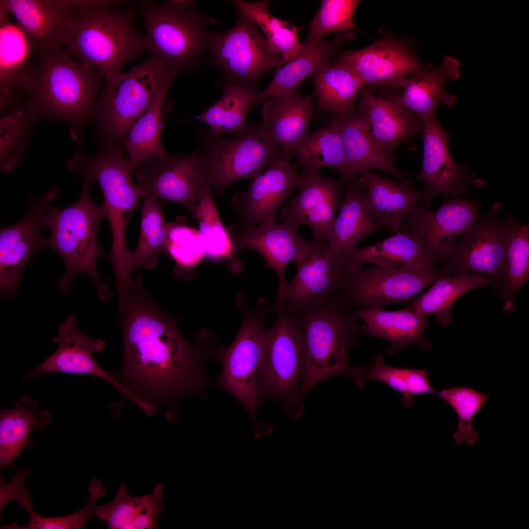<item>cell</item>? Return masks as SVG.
<instances>
[{
	"label": "cell",
	"mask_w": 529,
	"mask_h": 529,
	"mask_svg": "<svg viewBox=\"0 0 529 529\" xmlns=\"http://www.w3.org/2000/svg\"><path fill=\"white\" fill-rule=\"evenodd\" d=\"M436 394L451 406L457 416V430L453 434L456 443H475L479 434L473 429L472 420L489 395L466 386L452 387L437 391Z\"/></svg>",
	"instance_id": "50"
},
{
	"label": "cell",
	"mask_w": 529,
	"mask_h": 529,
	"mask_svg": "<svg viewBox=\"0 0 529 529\" xmlns=\"http://www.w3.org/2000/svg\"><path fill=\"white\" fill-rule=\"evenodd\" d=\"M503 207L496 202L462 235L440 269L455 276L478 274L487 276L496 288L503 289L507 273L505 243L498 218Z\"/></svg>",
	"instance_id": "15"
},
{
	"label": "cell",
	"mask_w": 529,
	"mask_h": 529,
	"mask_svg": "<svg viewBox=\"0 0 529 529\" xmlns=\"http://www.w3.org/2000/svg\"><path fill=\"white\" fill-rule=\"evenodd\" d=\"M52 341L59 344L56 350L22 379H30L40 374L55 372L93 375L111 384L133 403L138 402L135 396L109 371L102 369L95 361L93 353L103 350L106 345L105 342L86 335L78 327L73 315L69 314L67 316L59 327L58 334Z\"/></svg>",
	"instance_id": "24"
},
{
	"label": "cell",
	"mask_w": 529,
	"mask_h": 529,
	"mask_svg": "<svg viewBox=\"0 0 529 529\" xmlns=\"http://www.w3.org/2000/svg\"><path fill=\"white\" fill-rule=\"evenodd\" d=\"M178 72L152 56L105 82L97 100L95 120L103 149L121 147L131 128L161 87Z\"/></svg>",
	"instance_id": "7"
},
{
	"label": "cell",
	"mask_w": 529,
	"mask_h": 529,
	"mask_svg": "<svg viewBox=\"0 0 529 529\" xmlns=\"http://www.w3.org/2000/svg\"><path fill=\"white\" fill-rule=\"evenodd\" d=\"M145 33L144 49L177 71L188 70L207 48V20L192 0L164 3L144 0L139 5Z\"/></svg>",
	"instance_id": "8"
},
{
	"label": "cell",
	"mask_w": 529,
	"mask_h": 529,
	"mask_svg": "<svg viewBox=\"0 0 529 529\" xmlns=\"http://www.w3.org/2000/svg\"><path fill=\"white\" fill-rule=\"evenodd\" d=\"M403 373L408 391L411 396L436 393L432 386L426 370L403 368Z\"/></svg>",
	"instance_id": "54"
},
{
	"label": "cell",
	"mask_w": 529,
	"mask_h": 529,
	"mask_svg": "<svg viewBox=\"0 0 529 529\" xmlns=\"http://www.w3.org/2000/svg\"><path fill=\"white\" fill-rule=\"evenodd\" d=\"M37 55L24 76V91L38 115L77 125L93 119L103 76L63 48Z\"/></svg>",
	"instance_id": "2"
},
{
	"label": "cell",
	"mask_w": 529,
	"mask_h": 529,
	"mask_svg": "<svg viewBox=\"0 0 529 529\" xmlns=\"http://www.w3.org/2000/svg\"><path fill=\"white\" fill-rule=\"evenodd\" d=\"M299 226L287 222H262L257 226L240 228L235 224L229 230L240 251L250 247L265 259L264 267L274 269L278 275L279 285L274 310L282 306L288 284L285 271L290 263L304 259L317 242L302 238Z\"/></svg>",
	"instance_id": "18"
},
{
	"label": "cell",
	"mask_w": 529,
	"mask_h": 529,
	"mask_svg": "<svg viewBox=\"0 0 529 529\" xmlns=\"http://www.w3.org/2000/svg\"><path fill=\"white\" fill-rule=\"evenodd\" d=\"M492 283L489 277L478 274L455 276L444 274L406 308L426 318L433 314L439 325L446 326L453 321L452 307L460 296L473 289Z\"/></svg>",
	"instance_id": "39"
},
{
	"label": "cell",
	"mask_w": 529,
	"mask_h": 529,
	"mask_svg": "<svg viewBox=\"0 0 529 529\" xmlns=\"http://www.w3.org/2000/svg\"><path fill=\"white\" fill-rule=\"evenodd\" d=\"M37 54L63 48L78 13L74 0H3Z\"/></svg>",
	"instance_id": "25"
},
{
	"label": "cell",
	"mask_w": 529,
	"mask_h": 529,
	"mask_svg": "<svg viewBox=\"0 0 529 529\" xmlns=\"http://www.w3.org/2000/svg\"><path fill=\"white\" fill-rule=\"evenodd\" d=\"M300 174L299 192L282 210L280 219L298 226L307 224L312 230V240L321 243L331 236L347 181L325 177L318 168H304Z\"/></svg>",
	"instance_id": "20"
},
{
	"label": "cell",
	"mask_w": 529,
	"mask_h": 529,
	"mask_svg": "<svg viewBox=\"0 0 529 529\" xmlns=\"http://www.w3.org/2000/svg\"><path fill=\"white\" fill-rule=\"evenodd\" d=\"M222 88L220 99L197 118L209 126L212 136L229 133L237 137L243 136L250 126L247 114L255 105L258 93L252 88L229 80Z\"/></svg>",
	"instance_id": "38"
},
{
	"label": "cell",
	"mask_w": 529,
	"mask_h": 529,
	"mask_svg": "<svg viewBox=\"0 0 529 529\" xmlns=\"http://www.w3.org/2000/svg\"><path fill=\"white\" fill-rule=\"evenodd\" d=\"M141 221L138 245L130 255L128 272L136 269H151L157 264L159 254L165 250L167 224L162 207L151 195H145L141 208Z\"/></svg>",
	"instance_id": "46"
},
{
	"label": "cell",
	"mask_w": 529,
	"mask_h": 529,
	"mask_svg": "<svg viewBox=\"0 0 529 529\" xmlns=\"http://www.w3.org/2000/svg\"><path fill=\"white\" fill-rule=\"evenodd\" d=\"M173 80H168L161 87L122 143V149L127 152L128 159L136 168L151 156L166 154L161 141L162 110L165 96Z\"/></svg>",
	"instance_id": "41"
},
{
	"label": "cell",
	"mask_w": 529,
	"mask_h": 529,
	"mask_svg": "<svg viewBox=\"0 0 529 529\" xmlns=\"http://www.w3.org/2000/svg\"><path fill=\"white\" fill-rule=\"evenodd\" d=\"M198 222L206 255L211 258H225L233 273L243 270V263L238 256L240 251L228 228L222 224L214 201L210 185L204 189L193 217Z\"/></svg>",
	"instance_id": "42"
},
{
	"label": "cell",
	"mask_w": 529,
	"mask_h": 529,
	"mask_svg": "<svg viewBox=\"0 0 529 529\" xmlns=\"http://www.w3.org/2000/svg\"><path fill=\"white\" fill-rule=\"evenodd\" d=\"M133 7L78 10L63 48L70 55L113 80L123 65L144 49Z\"/></svg>",
	"instance_id": "6"
},
{
	"label": "cell",
	"mask_w": 529,
	"mask_h": 529,
	"mask_svg": "<svg viewBox=\"0 0 529 529\" xmlns=\"http://www.w3.org/2000/svg\"><path fill=\"white\" fill-rule=\"evenodd\" d=\"M134 171L145 196L181 205L191 212L193 217L202 192L209 185L203 175L196 150L182 158L167 154L152 156Z\"/></svg>",
	"instance_id": "17"
},
{
	"label": "cell",
	"mask_w": 529,
	"mask_h": 529,
	"mask_svg": "<svg viewBox=\"0 0 529 529\" xmlns=\"http://www.w3.org/2000/svg\"><path fill=\"white\" fill-rule=\"evenodd\" d=\"M88 490L90 496L85 505L72 514L58 517H47L37 513L32 508L26 511L29 516V522L21 526L16 523L3 524L1 529H82L88 521L96 517L95 503L106 492L104 484L96 478L89 483Z\"/></svg>",
	"instance_id": "51"
},
{
	"label": "cell",
	"mask_w": 529,
	"mask_h": 529,
	"mask_svg": "<svg viewBox=\"0 0 529 529\" xmlns=\"http://www.w3.org/2000/svg\"><path fill=\"white\" fill-rule=\"evenodd\" d=\"M480 205L474 199L455 197L432 211L431 200L421 198L403 218L398 231L411 238L436 263H445L457 238L480 218Z\"/></svg>",
	"instance_id": "14"
},
{
	"label": "cell",
	"mask_w": 529,
	"mask_h": 529,
	"mask_svg": "<svg viewBox=\"0 0 529 529\" xmlns=\"http://www.w3.org/2000/svg\"><path fill=\"white\" fill-rule=\"evenodd\" d=\"M165 250L176 263L174 272L179 276L188 272L191 274L206 255L198 230L188 226L183 217L167 223Z\"/></svg>",
	"instance_id": "48"
},
{
	"label": "cell",
	"mask_w": 529,
	"mask_h": 529,
	"mask_svg": "<svg viewBox=\"0 0 529 529\" xmlns=\"http://www.w3.org/2000/svg\"><path fill=\"white\" fill-rule=\"evenodd\" d=\"M444 274L435 267L415 270L376 264L344 268L336 295L348 308H382L412 298Z\"/></svg>",
	"instance_id": "12"
},
{
	"label": "cell",
	"mask_w": 529,
	"mask_h": 529,
	"mask_svg": "<svg viewBox=\"0 0 529 529\" xmlns=\"http://www.w3.org/2000/svg\"><path fill=\"white\" fill-rule=\"evenodd\" d=\"M243 300L242 296L237 298L243 319L237 336L230 345L221 346L213 353L222 366L216 384L241 404L255 428L261 424L255 412L262 401L260 382L267 332L264 321L270 310L265 299L253 309L246 307Z\"/></svg>",
	"instance_id": "9"
},
{
	"label": "cell",
	"mask_w": 529,
	"mask_h": 529,
	"mask_svg": "<svg viewBox=\"0 0 529 529\" xmlns=\"http://www.w3.org/2000/svg\"><path fill=\"white\" fill-rule=\"evenodd\" d=\"M449 134L437 118L425 123L422 132L423 158L415 176L423 184V198L431 200L464 193L471 186H483L484 180L469 173V167L457 163L450 153Z\"/></svg>",
	"instance_id": "22"
},
{
	"label": "cell",
	"mask_w": 529,
	"mask_h": 529,
	"mask_svg": "<svg viewBox=\"0 0 529 529\" xmlns=\"http://www.w3.org/2000/svg\"><path fill=\"white\" fill-rule=\"evenodd\" d=\"M204 177L216 194L232 183L249 180L267 166L282 159L264 121L250 125L248 132L235 139H221L209 134L196 150Z\"/></svg>",
	"instance_id": "11"
},
{
	"label": "cell",
	"mask_w": 529,
	"mask_h": 529,
	"mask_svg": "<svg viewBox=\"0 0 529 529\" xmlns=\"http://www.w3.org/2000/svg\"><path fill=\"white\" fill-rule=\"evenodd\" d=\"M319 108L342 114L356 111L355 101L365 86L353 71L338 60L313 78Z\"/></svg>",
	"instance_id": "43"
},
{
	"label": "cell",
	"mask_w": 529,
	"mask_h": 529,
	"mask_svg": "<svg viewBox=\"0 0 529 529\" xmlns=\"http://www.w3.org/2000/svg\"><path fill=\"white\" fill-rule=\"evenodd\" d=\"M347 167L346 180L371 169L387 172L400 181L406 172L395 168L372 137L367 119L360 110L337 114Z\"/></svg>",
	"instance_id": "30"
},
{
	"label": "cell",
	"mask_w": 529,
	"mask_h": 529,
	"mask_svg": "<svg viewBox=\"0 0 529 529\" xmlns=\"http://www.w3.org/2000/svg\"><path fill=\"white\" fill-rule=\"evenodd\" d=\"M399 96H377L365 88L360 96L359 109L364 114L375 142L392 164L396 147L422 133L425 126L402 104Z\"/></svg>",
	"instance_id": "26"
},
{
	"label": "cell",
	"mask_w": 529,
	"mask_h": 529,
	"mask_svg": "<svg viewBox=\"0 0 529 529\" xmlns=\"http://www.w3.org/2000/svg\"><path fill=\"white\" fill-rule=\"evenodd\" d=\"M130 277L118 299L122 363L117 373L109 372L140 399L157 409L165 405L168 419L175 422L183 399L205 396L204 366L213 356L215 337L199 333L195 342L186 340L175 319L148 294L141 275Z\"/></svg>",
	"instance_id": "1"
},
{
	"label": "cell",
	"mask_w": 529,
	"mask_h": 529,
	"mask_svg": "<svg viewBox=\"0 0 529 529\" xmlns=\"http://www.w3.org/2000/svg\"><path fill=\"white\" fill-rule=\"evenodd\" d=\"M122 147H116L93 155L81 150L68 163L70 169L93 182L96 181L101 189L106 218L112 232L108 259L119 288L123 287L130 277L128 264L131 251L126 245L127 225L133 212L139 207L140 199L145 196L142 187L132 179L136 168L122 156Z\"/></svg>",
	"instance_id": "5"
},
{
	"label": "cell",
	"mask_w": 529,
	"mask_h": 529,
	"mask_svg": "<svg viewBox=\"0 0 529 529\" xmlns=\"http://www.w3.org/2000/svg\"><path fill=\"white\" fill-rule=\"evenodd\" d=\"M29 473V468L26 466L17 471L8 482H5L3 478L0 477V519L3 508L11 501L16 502L26 510L32 507L33 504L30 500V492L25 483Z\"/></svg>",
	"instance_id": "53"
},
{
	"label": "cell",
	"mask_w": 529,
	"mask_h": 529,
	"mask_svg": "<svg viewBox=\"0 0 529 529\" xmlns=\"http://www.w3.org/2000/svg\"><path fill=\"white\" fill-rule=\"evenodd\" d=\"M207 48L229 81L251 88L264 74L286 64L255 24L241 13L226 32H209Z\"/></svg>",
	"instance_id": "13"
},
{
	"label": "cell",
	"mask_w": 529,
	"mask_h": 529,
	"mask_svg": "<svg viewBox=\"0 0 529 529\" xmlns=\"http://www.w3.org/2000/svg\"><path fill=\"white\" fill-rule=\"evenodd\" d=\"M353 31L338 32L329 41H322L318 45L300 53L292 60L279 68L269 84L258 93L255 105L267 98L285 95L294 90L305 78L316 75L332 64L331 57L344 44L353 40Z\"/></svg>",
	"instance_id": "34"
},
{
	"label": "cell",
	"mask_w": 529,
	"mask_h": 529,
	"mask_svg": "<svg viewBox=\"0 0 529 529\" xmlns=\"http://www.w3.org/2000/svg\"><path fill=\"white\" fill-rule=\"evenodd\" d=\"M297 315L306 347L301 398L324 379L339 374L349 376L360 388L364 389L366 366H353L347 356L348 348L358 343L359 327L354 313L335 295Z\"/></svg>",
	"instance_id": "4"
},
{
	"label": "cell",
	"mask_w": 529,
	"mask_h": 529,
	"mask_svg": "<svg viewBox=\"0 0 529 529\" xmlns=\"http://www.w3.org/2000/svg\"><path fill=\"white\" fill-rule=\"evenodd\" d=\"M51 422V415L41 409L39 402L28 396L21 398L14 407L0 411V468L9 467L25 448L35 443L29 437L33 430H41Z\"/></svg>",
	"instance_id": "35"
},
{
	"label": "cell",
	"mask_w": 529,
	"mask_h": 529,
	"mask_svg": "<svg viewBox=\"0 0 529 529\" xmlns=\"http://www.w3.org/2000/svg\"><path fill=\"white\" fill-rule=\"evenodd\" d=\"M313 106L312 95L302 96L294 90L270 97L264 102L262 117L282 159L289 161L301 141L310 131Z\"/></svg>",
	"instance_id": "27"
},
{
	"label": "cell",
	"mask_w": 529,
	"mask_h": 529,
	"mask_svg": "<svg viewBox=\"0 0 529 529\" xmlns=\"http://www.w3.org/2000/svg\"><path fill=\"white\" fill-rule=\"evenodd\" d=\"M364 186L369 210L378 230L387 229L396 233L403 218L423 198L408 179L393 182L370 170L359 174Z\"/></svg>",
	"instance_id": "31"
},
{
	"label": "cell",
	"mask_w": 529,
	"mask_h": 529,
	"mask_svg": "<svg viewBox=\"0 0 529 529\" xmlns=\"http://www.w3.org/2000/svg\"><path fill=\"white\" fill-rule=\"evenodd\" d=\"M234 3L240 13L250 19L262 30L275 52L281 55L285 64L300 53L302 44L298 34L303 26L293 25L272 16L269 12V0H236Z\"/></svg>",
	"instance_id": "45"
},
{
	"label": "cell",
	"mask_w": 529,
	"mask_h": 529,
	"mask_svg": "<svg viewBox=\"0 0 529 529\" xmlns=\"http://www.w3.org/2000/svg\"><path fill=\"white\" fill-rule=\"evenodd\" d=\"M344 268L362 267L366 263L396 268L415 270L435 267L436 262L407 234L398 231L394 235L374 244L355 247L340 253Z\"/></svg>",
	"instance_id": "36"
},
{
	"label": "cell",
	"mask_w": 529,
	"mask_h": 529,
	"mask_svg": "<svg viewBox=\"0 0 529 529\" xmlns=\"http://www.w3.org/2000/svg\"><path fill=\"white\" fill-rule=\"evenodd\" d=\"M82 191L73 204L65 208L46 207L50 235L44 247L58 253L64 264V273L58 281V288L67 294L76 275H87L93 281L99 299L105 301L111 296L107 285L102 283L97 268V260L104 253L98 243L100 221L106 217L103 203L93 201L90 188L93 183L83 176Z\"/></svg>",
	"instance_id": "3"
},
{
	"label": "cell",
	"mask_w": 529,
	"mask_h": 529,
	"mask_svg": "<svg viewBox=\"0 0 529 529\" xmlns=\"http://www.w3.org/2000/svg\"><path fill=\"white\" fill-rule=\"evenodd\" d=\"M344 190V198L338 208L340 212L328 240L327 244L335 253H342L356 247L378 230L368 206L366 189L356 176L347 181Z\"/></svg>",
	"instance_id": "33"
},
{
	"label": "cell",
	"mask_w": 529,
	"mask_h": 529,
	"mask_svg": "<svg viewBox=\"0 0 529 529\" xmlns=\"http://www.w3.org/2000/svg\"><path fill=\"white\" fill-rule=\"evenodd\" d=\"M337 58L353 71L364 86L374 87H399L409 75L428 65L405 42L387 35L363 48L342 52Z\"/></svg>",
	"instance_id": "19"
},
{
	"label": "cell",
	"mask_w": 529,
	"mask_h": 529,
	"mask_svg": "<svg viewBox=\"0 0 529 529\" xmlns=\"http://www.w3.org/2000/svg\"><path fill=\"white\" fill-rule=\"evenodd\" d=\"M163 489L164 485L159 483L151 493L133 496L127 493L122 484L110 503L94 506L95 515L110 529H157L164 508Z\"/></svg>",
	"instance_id": "37"
},
{
	"label": "cell",
	"mask_w": 529,
	"mask_h": 529,
	"mask_svg": "<svg viewBox=\"0 0 529 529\" xmlns=\"http://www.w3.org/2000/svg\"><path fill=\"white\" fill-rule=\"evenodd\" d=\"M39 116L27 101L2 114L0 120L1 172H10L19 164L29 133Z\"/></svg>",
	"instance_id": "47"
},
{
	"label": "cell",
	"mask_w": 529,
	"mask_h": 529,
	"mask_svg": "<svg viewBox=\"0 0 529 529\" xmlns=\"http://www.w3.org/2000/svg\"><path fill=\"white\" fill-rule=\"evenodd\" d=\"M267 329L260 395L277 400L289 417L303 413L300 394L306 362V347L299 316L283 309Z\"/></svg>",
	"instance_id": "10"
},
{
	"label": "cell",
	"mask_w": 529,
	"mask_h": 529,
	"mask_svg": "<svg viewBox=\"0 0 529 529\" xmlns=\"http://www.w3.org/2000/svg\"><path fill=\"white\" fill-rule=\"evenodd\" d=\"M506 248L507 273L501 298L503 309L515 310L514 296L529 279V226L507 213L500 222Z\"/></svg>",
	"instance_id": "40"
},
{
	"label": "cell",
	"mask_w": 529,
	"mask_h": 529,
	"mask_svg": "<svg viewBox=\"0 0 529 529\" xmlns=\"http://www.w3.org/2000/svg\"><path fill=\"white\" fill-rule=\"evenodd\" d=\"M376 380L389 386L401 394L402 402L407 407L413 406L414 397L408 391L405 381L403 368L388 366L384 361V356L379 355L366 366L365 381Z\"/></svg>",
	"instance_id": "52"
},
{
	"label": "cell",
	"mask_w": 529,
	"mask_h": 529,
	"mask_svg": "<svg viewBox=\"0 0 529 529\" xmlns=\"http://www.w3.org/2000/svg\"><path fill=\"white\" fill-rule=\"evenodd\" d=\"M294 156L297 166L320 169L329 167L337 170L346 180L347 167L337 115L326 126L310 131L296 147Z\"/></svg>",
	"instance_id": "44"
},
{
	"label": "cell",
	"mask_w": 529,
	"mask_h": 529,
	"mask_svg": "<svg viewBox=\"0 0 529 529\" xmlns=\"http://www.w3.org/2000/svg\"><path fill=\"white\" fill-rule=\"evenodd\" d=\"M460 62L456 57L445 56L436 66L428 65L424 69L407 77L400 83L403 89L399 99L402 104L425 123L436 117L438 104L454 106L457 97L448 94L444 84L448 79H457L460 75Z\"/></svg>",
	"instance_id": "28"
},
{
	"label": "cell",
	"mask_w": 529,
	"mask_h": 529,
	"mask_svg": "<svg viewBox=\"0 0 529 529\" xmlns=\"http://www.w3.org/2000/svg\"><path fill=\"white\" fill-rule=\"evenodd\" d=\"M360 2L357 0H323L309 27V33L301 50L318 45L325 35L333 32L358 30L354 15Z\"/></svg>",
	"instance_id": "49"
},
{
	"label": "cell",
	"mask_w": 529,
	"mask_h": 529,
	"mask_svg": "<svg viewBox=\"0 0 529 529\" xmlns=\"http://www.w3.org/2000/svg\"><path fill=\"white\" fill-rule=\"evenodd\" d=\"M9 13L0 4V111H7L18 105L24 93V76L35 53L25 32L8 17Z\"/></svg>",
	"instance_id": "29"
},
{
	"label": "cell",
	"mask_w": 529,
	"mask_h": 529,
	"mask_svg": "<svg viewBox=\"0 0 529 529\" xmlns=\"http://www.w3.org/2000/svg\"><path fill=\"white\" fill-rule=\"evenodd\" d=\"M353 313L365 322L359 327V332L386 340L390 344L389 354L412 344L419 345L423 350L433 346L425 336L426 318L406 308L396 311L382 308L360 309Z\"/></svg>",
	"instance_id": "32"
},
{
	"label": "cell",
	"mask_w": 529,
	"mask_h": 529,
	"mask_svg": "<svg viewBox=\"0 0 529 529\" xmlns=\"http://www.w3.org/2000/svg\"><path fill=\"white\" fill-rule=\"evenodd\" d=\"M297 166L281 159L250 179L246 192H238L232 196L231 204L237 214V227L275 222L279 208L300 185L301 174Z\"/></svg>",
	"instance_id": "21"
},
{
	"label": "cell",
	"mask_w": 529,
	"mask_h": 529,
	"mask_svg": "<svg viewBox=\"0 0 529 529\" xmlns=\"http://www.w3.org/2000/svg\"><path fill=\"white\" fill-rule=\"evenodd\" d=\"M296 265L297 272L287 284L280 309L297 314L334 296L344 265L340 253L332 252L327 244L318 243Z\"/></svg>",
	"instance_id": "23"
},
{
	"label": "cell",
	"mask_w": 529,
	"mask_h": 529,
	"mask_svg": "<svg viewBox=\"0 0 529 529\" xmlns=\"http://www.w3.org/2000/svg\"><path fill=\"white\" fill-rule=\"evenodd\" d=\"M59 194L55 187L40 196H32L28 210L18 221L0 230V289L14 296L23 272L47 237L40 233L48 226L46 207Z\"/></svg>",
	"instance_id": "16"
}]
</instances>
